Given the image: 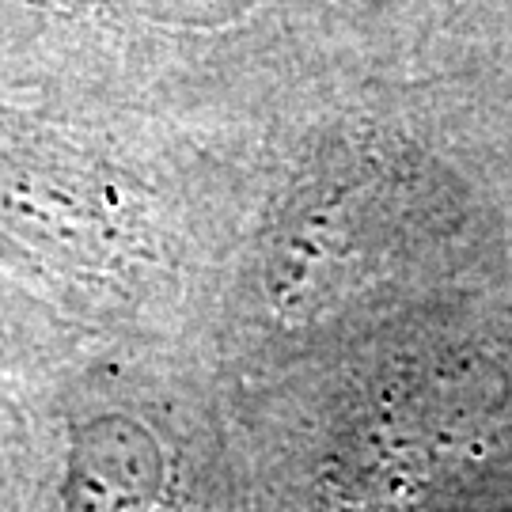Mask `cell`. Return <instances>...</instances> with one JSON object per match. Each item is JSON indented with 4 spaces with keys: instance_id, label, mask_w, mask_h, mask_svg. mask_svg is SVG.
I'll return each instance as SVG.
<instances>
[{
    "instance_id": "obj_1",
    "label": "cell",
    "mask_w": 512,
    "mask_h": 512,
    "mask_svg": "<svg viewBox=\"0 0 512 512\" xmlns=\"http://www.w3.org/2000/svg\"><path fill=\"white\" fill-rule=\"evenodd\" d=\"M160 478L156 444L137 421L95 418L76 429L65 512H137Z\"/></svg>"
}]
</instances>
